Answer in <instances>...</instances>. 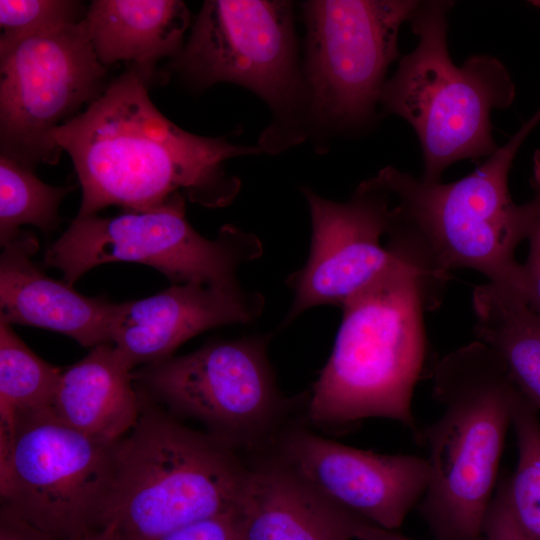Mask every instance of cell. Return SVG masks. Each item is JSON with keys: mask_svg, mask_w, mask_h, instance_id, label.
<instances>
[{"mask_svg": "<svg viewBox=\"0 0 540 540\" xmlns=\"http://www.w3.org/2000/svg\"><path fill=\"white\" fill-rule=\"evenodd\" d=\"M171 60L168 68L196 88L227 82L261 97L274 115L261 135L262 151L280 152L305 139L308 98L291 2L205 1Z\"/></svg>", "mask_w": 540, "mask_h": 540, "instance_id": "obj_7", "label": "cell"}, {"mask_svg": "<svg viewBox=\"0 0 540 540\" xmlns=\"http://www.w3.org/2000/svg\"><path fill=\"white\" fill-rule=\"evenodd\" d=\"M72 186H51L33 169L0 155V243L11 241L23 225L48 234L60 222L58 208Z\"/></svg>", "mask_w": 540, "mask_h": 540, "instance_id": "obj_22", "label": "cell"}, {"mask_svg": "<svg viewBox=\"0 0 540 540\" xmlns=\"http://www.w3.org/2000/svg\"><path fill=\"white\" fill-rule=\"evenodd\" d=\"M86 11L75 0H0V45L80 22Z\"/></svg>", "mask_w": 540, "mask_h": 540, "instance_id": "obj_24", "label": "cell"}, {"mask_svg": "<svg viewBox=\"0 0 540 540\" xmlns=\"http://www.w3.org/2000/svg\"><path fill=\"white\" fill-rule=\"evenodd\" d=\"M420 1L312 0L306 25L307 123L329 132L370 124L390 64L400 57L399 31Z\"/></svg>", "mask_w": 540, "mask_h": 540, "instance_id": "obj_9", "label": "cell"}, {"mask_svg": "<svg viewBox=\"0 0 540 540\" xmlns=\"http://www.w3.org/2000/svg\"><path fill=\"white\" fill-rule=\"evenodd\" d=\"M154 74L155 67L131 65L82 113L54 130L82 189L78 217L108 206L146 211L178 194L209 208L227 206L241 182L226 172L225 162L263 152L171 122L149 96Z\"/></svg>", "mask_w": 540, "mask_h": 540, "instance_id": "obj_1", "label": "cell"}, {"mask_svg": "<svg viewBox=\"0 0 540 540\" xmlns=\"http://www.w3.org/2000/svg\"><path fill=\"white\" fill-rule=\"evenodd\" d=\"M302 191L312 222L311 245L306 263L286 280L294 297L282 327L315 306L341 308L396 259L383 242L390 196L375 176L362 181L346 202L310 188Z\"/></svg>", "mask_w": 540, "mask_h": 540, "instance_id": "obj_13", "label": "cell"}, {"mask_svg": "<svg viewBox=\"0 0 540 540\" xmlns=\"http://www.w3.org/2000/svg\"><path fill=\"white\" fill-rule=\"evenodd\" d=\"M105 74L84 19L0 45V155L56 164L54 130L102 94Z\"/></svg>", "mask_w": 540, "mask_h": 540, "instance_id": "obj_12", "label": "cell"}, {"mask_svg": "<svg viewBox=\"0 0 540 540\" xmlns=\"http://www.w3.org/2000/svg\"><path fill=\"white\" fill-rule=\"evenodd\" d=\"M186 198L175 195L146 211H125L113 217L76 216L44 254L72 285L90 269L110 262L153 267L173 284H231L237 270L263 252L259 238L226 224L211 240L186 218Z\"/></svg>", "mask_w": 540, "mask_h": 540, "instance_id": "obj_8", "label": "cell"}, {"mask_svg": "<svg viewBox=\"0 0 540 540\" xmlns=\"http://www.w3.org/2000/svg\"><path fill=\"white\" fill-rule=\"evenodd\" d=\"M532 3H534L535 6L540 8V1H533Z\"/></svg>", "mask_w": 540, "mask_h": 540, "instance_id": "obj_31", "label": "cell"}, {"mask_svg": "<svg viewBox=\"0 0 540 540\" xmlns=\"http://www.w3.org/2000/svg\"><path fill=\"white\" fill-rule=\"evenodd\" d=\"M331 354L308 398L307 419L340 429L367 418H386L419 440L412 398L421 375L431 310L420 273L396 259L341 307Z\"/></svg>", "mask_w": 540, "mask_h": 540, "instance_id": "obj_3", "label": "cell"}, {"mask_svg": "<svg viewBox=\"0 0 540 540\" xmlns=\"http://www.w3.org/2000/svg\"><path fill=\"white\" fill-rule=\"evenodd\" d=\"M539 122L540 107L505 145L454 182H426L391 166L375 175L390 196L388 249L420 273L432 309L455 269L475 270L519 291L515 251L527 237L532 210L530 202L512 200L508 175Z\"/></svg>", "mask_w": 540, "mask_h": 540, "instance_id": "obj_2", "label": "cell"}, {"mask_svg": "<svg viewBox=\"0 0 540 540\" xmlns=\"http://www.w3.org/2000/svg\"><path fill=\"white\" fill-rule=\"evenodd\" d=\"M273 456L331 504L388 530L418 506L428 483L425 457L381 454L301 427L278 435Z\"/></svg>", "mask_w": 540, "mask_h": 540, "instance_id": "obj_14", "label": "cell"}, {"mask_svg": "<svg viewBox=\"0 0 540 540\" xmlns=\"http://www.w3.org/2000/svg\"><path fill=\"white\" fill-rule=\"evenodd\" d=\"M519 391L499 355L478 340L435 366L432 395L441 414L420 431L429 476L418 508L438 539L484 540Z\"/></svg>", "mask_w": 540, "mask_h": 540, "instance_id": "obj_4", "label": "cell"}, {"mask_svg": "<svg viewBox=\"0 0 540 540\" xmlns=\"http://www.w3.org/2000/svg\"><path fill=\"white\" fill-rule=\"evenodd\" d=\"M38 240L20 231L0 256V321L67 335L93 348L111 343L116 303L82 295L65 281L46 275L33 262Z\"/></svg>", "mask_w": 540, "mask_h": 540, "instance_id": "obj_16", "label": "cell"}, {"mask_svg": "<svg viewBox=\"0 0 540 540\" xmlns=\"http://www.w3.org/2000/svg\"><path fill=\"white\" fill-rule=\"evenodd\" d=\"M140 396L137 423L114 444L98 527L111 526L123 540H159L233 512L248 467L235 449Z\"/></svg>", "mask_w": 540, "mask_h": 540, "instance_id": "obj_5", "label": "cell"}, {"mask_svg": "<svg viewBox=\"0 0 540 540\" xmlns=\"http://www.w3.org/2000/svg\"><path fill=\"white\" fill-rule=\"evenodd\" d=\"M84 22L99 62L155 67L183 48L190 13L180 0H94Z\"/></svg>", "mask_w": 540, "mask_h": 540, "instance_id": "obj_19", "label": "cell"}, {"mask_svg": "<svg viewBox=\"0 0 540 540\" xmlns=\"http://www.w3.org/2000/svg\"><path fill=\"white\" fill-rule=\"evenodd\" d=\"M264 297L231 284L184 283L144 299L116 303L111 343L133 370L173 356L190 338L211 328L251 324Z\"/></svg>", "mask_w": 540, "mask_h": 540, "instance_id": "obj_15", "label": "cell"}, {"mask_svg": "<svg viewBox=\"0 0 540 540\" xmlns=\"http://www.w3.org/2000/svg\"><path fill=\"white\" fill-rule=\"evenodd\" d=\"M268 340L258 335L209 342L133 371V381L232 448L258 447L274 441L292 402L278 389Z\"/></svg>", "mask_w": 540, "mask_h": 540, "instance_id": "obj_10", "label": "cell"}, {"mask_svg": "<svg viewBox=\"0 0 540 540\" xmlns=\"http://www.w3.org/2000/svg\"><path fill=\"white\" fill-rule=\"evenodd\" d=\"M474 332L501 358L525 397L540 409V317L519 291L487 282L473 291Z\"/></svg>", "mask_w": 540, "mask_h": 540, "instance_id": "obj_20", "label": "cell"}, {"mask_svg": "<svg viewBox=\"0 0 540 540\" xmlns=\"http://www.w3.org/2000/svg\"><path fill=\"white\" fill-rule=\"evenodd\" d=\"M114 444L66 425L51 409L19 415L0 464L1 506L58 540L78 539L98 528Z\"/></svg>", "mask_w": 540, "mask_h": 540, "instance_id": "obj_11", "label": "cell"}, {"mask_svg": "<svg viewBox=\"0 0 540 540\" xmlns=\"http://www.w3.org/2000/svg\"><path fill=\"white\" fill-rule=\"evenodd\" d=\"M159 540H240L233 512L180 528Z\"/></svg>", "mask_w": 540, "mask_h": 540, "instance_id": "obj_27", "label": "cell"}, {"mask_svg": "<svg viewBox=\"0 0 540 540\" xmlns=\"http://www.w3.org/2000/svg\"><path fill=\"white\" fill-rule=\"evenodd\" d=\"M76 540H123L111 526H102L90 530Z\"/></svg>", "mask_w": 540, "mask_h": 540, "instance_id": "obj_30", "label": "cell"}, {"mask_svg": "<svg viewBox=\"0 0 540 540\" xmlns=\"http://www.w3.org/2000/svg\"><path fill=\"white\" fill-rule=\"evenodd\" d=\"M62 369L36 355L0 321V445L13 442L15 419L51 409Z\"/></svg>", "mask_w": 540, "mask_h": 540, "instance_id": "obj_21", "label": "cell"}, {"mask_svg": "<svg viewBox=\"0 0 540 540\" xmlns=\"http://www.w3.org/2000/svg\"><path fill=\"white\" fill-rule=\"evenodd\" d=\"M537 413L538 409L519 391L512 414L517 464L505 484L510 509L529 540H540V419Z\"/></svg>", "mask_w": 540, "mask_h": 540, "instance_id": "obj_23", "label": "cell"}, {"mask_svg": "<svg viewBox=\"0 0 540 540\" xmlns=\"http://www.w3.org/2000/svg\"><path fill=\"white\" fill-rule=\"evenodd\" d=\"M531 183L534 197L529 201L532 210L526 237L529 250L525 263L520 267L519 292L529 308L540 317V150L533 157Z\"/></svg>", "mask_w": 540, "mask_h": 540, "instance_id": "obj_25", "label": "cell"}, {"mask_svg": "<svg viewBox=\"0 0 540 540\" xmlns=\"http://www.w3.org/2000/svg\"><path fill=\"white\" fill-rule=\"evenodd\" d=\"M484 540H529L510 509L505 479L498 483L490 502L483 530Z\"/></svg>", "mask_w": 540, "mask_h": 540, "instance_id": "obj_26", "label": "cell"}, {"mask_svg": "<svg viewBox=\"0 0 540 540\" xmlns=\"http://www.w3.org/2000/svg\"><path fill=\"white\" fill-rule=\"evenodd\" d=\"M233 515L240 540H353L355 515L273 457L247 467Z\"/></svg>", "mask_w": 540, "mask_h": 540, "instance_id": "obj_17", "label": "cell"}, {"mask_svg": "<svg viewBox=\"0 0 540 540\" xmlns=\"http://www.w3.org/2000/svg\"><path fill=\"white\" fill-rule=\"evenodd\" d=\"M132 372L112 343L91 348L62 370L52 413L81 433L116 443L135 426L141 412Z\"/></svg>", "mask_w": 540, "mask_h": 540, "instance_id": "obj_18", "label": "cell"}, {"mask_svg": "<svg viewBox=\"0 0 540 540\" xmlns=\"http://www.w3.org/2000/svg\"><path fill=\"white\" fill-rule=\"evenodd\" d=\"M353 540H412L394 530H388L363 520L357 516L352 522Z\"/></svg>", "mask_w": 540, "mask_h": 540, "instance_id": "obj_29", "label": "cell"}, {"mask_svg": "<svg viewBox=\"0 0 540 540\" xmlns=\"http://www.w3.org/2000/svg\"><path fill=\"white\" fill-rule=\"evenodd\" d=\"M453 1H420L410 19L416 48L400 58L385 82L380 105L415 131L426 182H440L453 163L492 156L491 112L508 108L515 85L505 65L488 54H473L462 65L448 51L447 15Z\"/></svg>", "mask_w": 540, "mask_h": 540, "instance_id": "obj_6", "label": "cell"}, {"mask_svg": "<svg viewBox=\"0 0 540 540\" xmlns=\"http://www.w3.org/2000/svg\"><path fill=\"white\" fill-rule=\"evenodd\" d=\"M0 540H58L9 508L0 509Z\"/></svg>", "mask_w": 540, "mask_h": 540, "instance_id": "obj_28", "label": "cell"}]
</instances>
